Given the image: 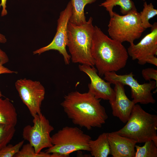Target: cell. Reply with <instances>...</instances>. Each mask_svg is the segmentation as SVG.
Returning <instances> with one entry per match:
<instances>
[{
  "mask_svg": "<svg viewBox=\"0 0 157 157\" xmlns=\"http://www.w3.org/2000/svg\"><path fill=\"white\" fill-rule=\"evenodd\" d=\"M101 99L89 91L81 93L76 91L65 95L60 105L74 124L90 130L101 128L108 118Z\"/></svg>",
  "mask_w": 157,
  "mask_h": 157,
  "instance_id": "6da1fadb",
  "label": "cell"
},
{
  "mask_svg": "<svg viewBox=\"0 0 157 157\" xmlns=\"http://www.w3.org/2000/svg\"><path fill=\"white\" fill-rule=\"evenodd\" d=\"M91 53L99 76L124 68L129 57L122 43L109 37L96 26H94Z\"/></svg>",
  "mask_w": 157,
  "mask_h": 157,
  "instance_id": "7a4b0ae2",
  "label": "cell"
},
{
  "mask_svg": "<svg viewBox=\"0 0 157 157\" xmlns=\"http://www.w3.org/2000/svg\"><path fill=\"white\" fill-rule=\"evenodd\" d=\"M93 19L90 17L83 24L77 25L69 21L67 28V46L72 63L91 66L94 65L91 53L94 26Z\"/></svg>",
  "mask_w": 157,
  "mask_h": 157,
  "instance_id": "3957f363",
  "label": "cell"
},
{
  "mask_svg": "<svg viewBox=\"0 0 157 157\" xmlns=\"http://www.w3.org/2000/svg\"><path fill=\"white\" fill-rule=\"evenodd\" d=\"M157 115L144 110L135 104L126 124L115 132L131 138L137 143L152 140L157 145Z\"/></svg>",
  "mask_w": 157,
  "mask_h": 157,
  "instance_id": "277c9868",
  "label": "cell"
},
{
  "mask_svg": "<svg viewBox=\"0 0 157 157\" xmlns=\"http://www.w3.org/2000/svg\"><path fill=\"white\" fill-rule=\"evenodd\" d=\"M51 138L53 145L46 150L48 153H56L62 157H67L76 151H90L89 142L91 137L77 127H64Z\"/></svg>",
  "mask_w": 157,
  "mask_h": 157,
  "instance_id": "5b68a950",
  "label": "cell"
},
{
  "mask_svg": "<svg viewBox=\"0 0 157 157\" xmlns=\"http://www.w3.org/2000/svg\"><path fill=\"white\" fill-rule=\"evenodd\" d=\"M108 27L111 38L122 43L127 42L130 44L139 39L145 30L142 26L137 9L123 15L113 11Z\"/></svg>",
  "mask_w": 157,
  "mask_h": 157,
  "instance_id": "8992f818",
  "label": "cell"
},
{
  "mask_svg": "<svg viewBox=\"0 0 157 157\" xmlns=\"http://www.w3.org/2000/svg\"><path fill=\"white\" fill-rule=\"evenodd\" d=\"M104 75V79L111 84L119 82L129 86L131 98L133 99L132 101L135 104L140 103L147 104L155 103L151 91L157 87L156 81H150L149 83L140 84L133 78L134 75L132 72L123 75H118L115 72H110L106 73Z\"/></svg>",
  "mask_w": 157,
  "mask_h": 157,
  "instance_id": "52a82bcc",
  "label": "cell"
},
{
  "mask_svg": "<svg viewBox=\"0 0 157 157\" xmlns=\"http://www.w3.org/2000/svg\"><path fill=\"white\" fill-rule=\"evenodd\" d=\"M33 117V125H27L23 129L22 136L39 153L45 148L53 145L50 133L54 130L49 120L41 113Z\"/></svg>",
  "mask_w": 157,
  "mask_h": 157,
  "instance_id": "ba28073f",
  "label": "cell"
},
{
  "mask_svg": "<svg viewBox=\"0 0 157 157\" xmlns=\"http://www.w3.org/2000/svg\"><path fill=\"white\" fill-rule=\"evenodd\" d=\"M15 86L21 99L32 117L40 114L45 93V88L41 83L24 78L17 80Z\"/></svg>",
  "mask_w": 157,
  "mask_h": 157,
  "instance_id": "9c48e42d",
  "label": "cell"
},
{
  "mask_svg": "<svg viewBox=\"0 0 157 157\" xmlns=\"http://www.w3.org/2000/svg\"><path fill=\"white\" fill-rule=\"evenodd\" d=\"M151 28V32L138 43L130 44L127 51L132 59L137 60L139 64L148 63L157 66V23L155 22Z\"/></svg>",
  "mask_w": 157,
  "mask_h": 157,
  "instance_id": "30bf717a",
  "label": "cell"
},
{
  "mask_svg": "<svg viewBox=\"0 0 157 157\" xmlns=\"http://www.w3.org/2000/svg\"><path fill=\"white\" fill-rule=\"evenodd\" d=\"M72 5L70 1L65 9L60 13L57 20L56 32L52 41L48 45L33 51V54L40 55L50 50H56L63 56L65 64H69L71 56L67 52L66 48L67 42V26L72 14Z\"/></svg>",
  "mask_w": 157,
  "mask_h": 157,
  "instance_id": "8fae6325",
  "label": "cell"
},
{
  "mask_svg": "<svg viewBox=\"0 0 157 157\" xmlns=\"http://www.w3.org/2000/svg\"><path fill=\"white\" fill-rule=\"evenodd\" d=\"M79 70L86 74L89 77L90 83L88 84L89 92L98 99L108 100L113 102L115 98V92L111 87V83L106 82L97 73V69L94 67L81 64L78 66Z\"/></svg>",
  "mask_w": 157,
  "mask_h": 157,
  "instance_id": "7c38bea8",
  "label": "cell"
},
{
  "mask_svg": "<svg viewBox=\"0 0 157 157\" xmlns=\"http://www.w3.org/2000/svg\"><path fill=\"white\" fill-rule=\"evenodd\" d=\"M114 84L115 92L114 101L110 103L113 116L117 117L123 123H126L128 120L135 104L130 100L125 94L124 85L116 82Z\"/></svg>",
  "mask_w": 157,
  "mask_h": 157,
  "instance_id": "4fadbf2b",
  "label": "cell"
},
{
  "mask_svg": "<svg viewBox=\"0 0 157 157\" xmlns=\"http://www.w3.org/2000/svg\"><path fill=\"white\" fill-rule=\"evenodd\" d=\"M108 139L112 157H135V141L115 132L108 133Z\"/></svg>",
  "mask_w": 157,
  "mask_h": 157,
  "instance_id": "5bb4252c",
  "label": "cell"
},
{
  "mask_svg": "<svg viewBox=\"0 0 157 157\" xmlns=\"http://www.w3.org/2000/svg\"><path fill=\"white\" fill-rule=\"evenodd\" d=\"M16 108L8 98L0 97V125H5L15 127L17 122Z\"/></svg>",
  "mask_w": 157,
  "mask_h": 157,
  "instance_id": "9a60e30c",
  "label": "cell"
},
{
  "mask_svg": "<svg viewBox=\"0 0 157 157\" xmlns=\"http://www.w3.org/2000/svg\"><path fill=\"white\" fill-rule=\"evenodd\" d=\"M108 133H104L95 140L91 139L89 142L90 152L94 157H107L110 154L108 140Z\"/></svg>",
  "mask_w": 157,
  "mask_h": 157,
  "instance_id": "2e32d148",
  "label": "cell"
},
{
  "mask_svg": "<svg viewBox=\"0 0 157 157\" xmlns=\"http://www.w3.org/2000/svg\"><path fill=\"white\" fill-rule=\"evenodd\" d=\"M96 0H71L72 5V14L69 22L77 25L85 23L87 21L84 14V8L86 5L92 3Z\"/></svg>",
  "mask_w": 157,
  "mask_h": 157,
  "instance_id": "e0dca14e",
  "label": "cell"
},
{
  "mask_svg": "<svg viewBox=\"0 0 157 157\" xmlns=\"http://www.w3.org/2000/svg\"><path fill=\"white\" fill-rule=\"evenodd\" d=\"M117 5L120 6V12L123 15H126L132 10L137 9L134 2L132 0H106L101 3L99 6L105 8L110 17L113 15L114 7Z\"/></svg>",
  "mask_w": 157,
  "mask_h": 157,
  "instance_id": "ac0fdd59",
  "label": "cell"
},
{
  "mask_svg": "<svg viewBox=\"0 0 157 157\" xmlns=\"http://www.w3.org/2000/svg\"><path fill=\"white\" fill-rule=\"evenodd\" d=\"M157 15V10L154 8L152 3L148 4L145 1L143 4V8L139 13L140 17L143 27L146 29L151 28L152 25L149 22V20Z\"/></svg>",
  "mask_w": 157,
  "mask_h": 157,
  "instance_id": "d6986e66",
  "label": "cell"
},
{
  "mask_svg": "<svg viewBox=\"0 0 157 157\" xmlns=\"http://www.w3.org/2000/svg\"><path fill=\"white\" fill-rule=\"evenodd\" d=\"M135 157H157V145L152 140L144 142L142 146L135 145Z\"/></svg>",
  "mask_w": 157,
  "mask_h": 157,
  "instance_id": "ffe728a7",
  "label": "cell"
},
{
  "mask_svg": "<svg viewBox=\"0 0 157 157\" xmlns=\"http://www.w3.org/2000/svg\"><path fill=\"white\" fill-rule=\"evenodd\" d=\"M15 131V126L5 125H0V149L10 142Z\"/></svg>",
  "mask_w": 157,
  "mask_h": 157,
  "instance_id": "44dd1931",
  "label": "cell"
},
{
  "mask_svg": "<svg viewBox=\"0 0 157 157\" xmlns=\"http://www.w3.org/2000/svg\"><path fill=\"white\" fill-rule=\"evenodd\" d=\"M14 157H51V155L46 152L36 153L33 147L28 143L23 145Z\"/></svg>",
  "mask_w": 157,
  "mask_h": 157,
  "instance_id": "7402d4cb",
  "label": "cell"
},
{
  "mask_svg": "<svg viewBox=\"0 0 157 157\" xmlns=\"http://www.w3.org/2000/svg\"><path fill=\"white\" fill-rule=\"evenodd\" d=\"M24 140L19 142L14 145L7 144L0 149V157H14L23 145Z\"/></svg>",
  "mask_w": 157,
  "mask_h": 157,
  "instance_id": "603a6c76",
  "label": "cell"
},
{
  "mask_svg": "<svg viewBox=\"0 0 157 157\" xmlns=\"http://www.w3.org/2000/svg\"><path fill=\"white\" fill-rule=\"evenodd\" d=\"M142 74L146 81L154 79L157 83V70L153 68H147L143 69L142 71Z\"/></svg>",
  "mask_w": 157,
  "mask_h": 157,
  "instance_id": "cb8c5ba5",
  "label": "cell"
},
{
  "mask_svg": "<svg viewBox=\"0 0 157 157\" xmlns=\"http://www.w3.org/2000/svg\"><path fill=\"white\" fill-rule=\"evenodd\" d=\"M17 71L10 70L0 63V74H17ZM3 95L0 90V97H1Z\"/></svg>",
  "mask_w": 157,
  "mask_h": 157,
  "instance_id": "d4e9b609",
  "label": "cell"
},
{
  "mask_svg": "<svg viewBox=\"0 0 157 157\" xmlns=\"http://www.w3.org/2000/svg\"><path fill=\"white\" fill-rule=\"evenodd\" d=\"M9 59L6 53L0 48V63L3 65L8 62Z\"/></svg>",
  "mask_w": 157,
  "mask_h": 157,
  "instance_id": "484cf974",
  "label": "cell"
},
{
  "mask_svg": "<svg viewBox=\"0 0 157 157\" xmlns=\"http://www.w3.org/2000/svg\"><path fill=\"white\" fill-rule=\"evenodd\" d=\"M6 1L7 0H1V2L0 3V8L2 7V10L1 13V16L4 17L6 15L8 12L6 9Z\"/></svg>",
  "mask_w": 157,
  "mask_h": 157,
  "instance_id": "4316f807",
  "label": "cell"
},
{
  "mask_svg": "<svg viewBox=\"0 0 157 157\" xmlns=\"http://www.w3.org/2000/svg\"><path fill=\"white\" fill-rule=\"evenodd\" d=\"M7 39L6 36L0 33V43L4 44L7 42Z\"/></svg>",
  "mask_w": 157,
  "mask_h": 157,
  "instance_id": "83f0119b",
  "label": "cell"
}]
</instances>
